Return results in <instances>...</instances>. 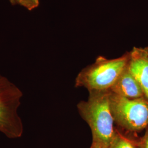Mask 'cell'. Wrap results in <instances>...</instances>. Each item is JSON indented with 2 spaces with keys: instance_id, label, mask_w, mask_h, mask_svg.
<instances>
[{
  "instance_id": "obj_2",
  "label": "cell",
  "mask_w": 148,
  "mask_h": 148,
  "mask_svg": "<svg viewBox=\"0 0 148 148\" xmlns=\"http://www.w3.org/2000/svg\"><path fill=\"white\" fill-rule=\"evenodd\" d=\"M128 59V52L117 58L98 57L78 74L75 86L84 87L89 92L109 90L126 68Z\"/></svg>"
},
{
  "instance_id": "obj_9",
  "label": "cell",
  "mask_w": 148,
  "mask_h": 148,
  "mask_svg": "<svg viewBox=\"0 0 148 148\" xmlns=\"http://www.w3.org/2000/svg\"><path fill=\"white\" fill-rule=\"evenodd\" d=\"M138 148H148V127L142 137L138 141H136Z\"/></svg>"
},
{
  "instance_id": "obj_8",
  "label": "cell",
  "mask_w": 148,
  "mask_h": 148,
  "mask_svg": "<svg viewBox=\"0 0 148 148\" xmlns=\"http://www.w3.org/2000/svg\"><path fill=\"white\" fill-rule=\"evenodd\" d=\"M13 5L17 4L24 7L29 11H32L40 5V0H10Z\"/></svg>"
},
{
  "instance_id": "obj_5",
  "label": "cell",
  "mask_w": 148,
  "mask_h": 148,
  "mask_svg": "<svg viewBox=\"0 0 148 148\" xmlns=\"http://www.w3.org/2000/svg\"><path fill=\"white\" fill-rule=\"evenodd\" d=\"M128 53V69L137 79L148 100V47H134Z\"/></svg>"
},
{
  "instance_id": "obj_7",
  "label": "cell",
  "mask_w": 148,
  "mask_h": 148,
  "mask_svg": "<svg viewBox=\"0 0 148 148\" xmlns=\"http://www.w3.org/2000/svg\"><path fill=\"white\" fill-rule=\"evenodd\" d=\"M109 148H138L136 141L125 136L116 130V134Z\"/></svg>"
},
{
  "instance_id": "obj_6",
  "label": "cell",
  "mask_w": 148,
  "mask_h": 148,
  "mask_svg": "<svg viewBox=\"0 0 148 148\" xmlns=\"http://www.w3.org/2000/svg\"><path fill=\"white\" fill-rule=\"evenodd\" d=\"M109 90L115 95L130 99L145 97L140 86L127 66Z\"/></svg>"
},
{
  "instance_id": "obj_1",
  "label": "cell",
  "mask_w": 148,
  "mask_h": 148,
  "mask_svg": "<svg viewBox=\"0 0 148 148\" xmlns=\"http://www.w3.org/2000/svg\"><path fill=\"white\" fill-rule=\"evenodd\" d=\"M109 95V90L90 92L87 100L77 105L79 115L91 130L90 148H109L116 134Z\"/></svg>"
},
{
  "instance_id": "obj_4",
  "label": "cell",
  "mask_w": 148,
  "mask_h": 148,
  "mask_svg": "<svg viewBox=\"0 0 148 148\" xmlns=\"http://www.w3.org/2000/svg\"><path fill=\"white\" fill-rule=\"evenodd\" d=\"M109 99L114 122L119 126L131 132H139L148 127V100L145 97L130 99L110 92Z\"/></svg>"
},
{
  "instance_id": "obj_3",
  "label": "cell",
  "mask_w": 148,
  "mask_h": 148,
  "mask_svg": "<svg viewBox=\"0 0 148 148\" xmlns=\"http://www.w3.org/2000/svg\"><path fill=\"white\" fill-rule=\"evenodd\" d=\"M23 93L10 79L0 74V132L7 137H21L24 126L18 109Z\"/></svg>"
}]
</instances>
